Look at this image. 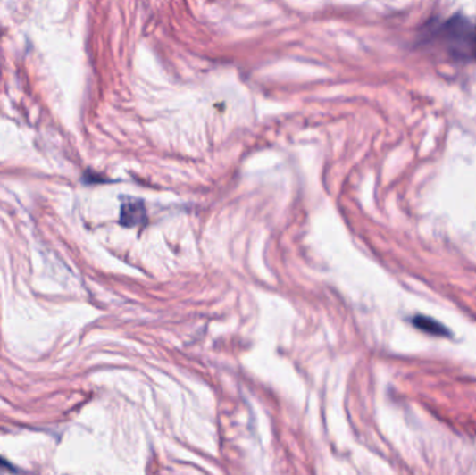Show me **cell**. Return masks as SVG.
I'll use <instances>...</instances> for the list:
<instances>
[{
    "instance_id": "obj_1",
    "label": "cell",
    "mask_w": 476,
    "mask_h": 475,
    "mask_svg": "<svg viewBox=\"0 0 476 475\" xmlns=\"http://www.w3.org/2000/svg\"><path fill=\"white\" fill-rule=\"evenodd\" d=\"M438 36L455 56L476 61V21L460 14L453 16L443 22Z\"/></svg>"
},
{
    "instance_id": "obj_2",
    "label": "cell",
    "mask_w": 476,
    "mask_h": 475,
    "mask_svg": "<svg viewBox=\"0 0 476 475\" xmlns=\"http://www.w3.org/2000/svg\"><path fill=\"white\" fill-rule=\"evenodd\" d=\"M146 206L139 200H127L121 205V223L127 228L141 225L146 222Z\"/></svg>"
},
{
    "instance_id": "obj_3",
    "label": "cell",
    "mask_w": 476,
    "mask_h": 475,
    "mask_svg": "<svg viewBox=\"0 0 476 475\" xmlns=\"http://www.w3.org/2000/svg\"><path fill=\"white\" fill-rule=\"evenodd\" d=\"M413 325H415L416 328L422 329L423 332L433 333V335H446V333H447V330H446V328L443 327V325L436 322V321L430 320V318H415Z\"/></svg>"
}]
</instances>
